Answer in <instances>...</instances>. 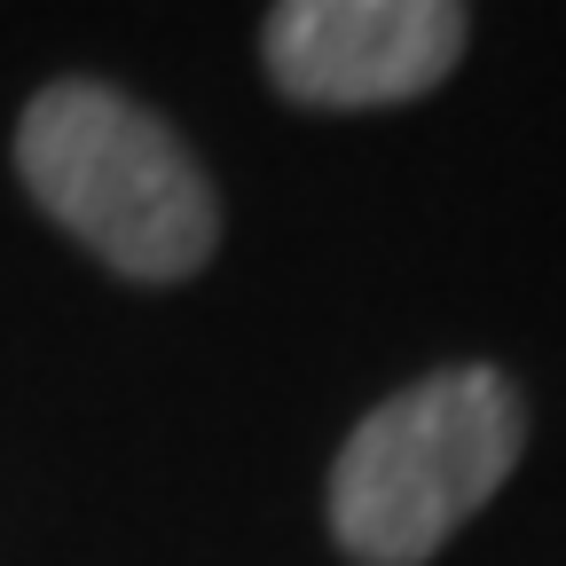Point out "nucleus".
Returning <instances> with one entry per match:
<instances>
[{"instance_id": "obj_1", "label": "nucleus", "mask_w": 566, "mask_h": 566, "mask_svg": "<svg viewBox=\"0 0 566 566\" xmlns=\"http://www.w3.org/2000/svg\"><path fill=\"white\" fill-rule=\"evenodd\" d=\"M17 181L95 268L174 292L221 252V189L189 134L118 80H48L17 118Z\"/></svg>"}, {"instance_id": "obj_3", "label": "nucleus", "mask_w": 566, "mask_h": 566, "mask_svg": "<svg viewBox=\"0 0 566 566\" xmlns=\"http://www.w3.org/2000/svg\"><path fill=\"white\" fill-rule=\"evenodd\" d=\"M472 9L457 0H275L260 71L292 111H401L457 80Z\"/></svg>"}, {"instance_id": "obj_2", "label": "nucleus", "mask_w": 566, "mask_h": 566, "mask_svg": "<svg viewBox=\"0 0 566 566\" xmlns=\"http://www.w3.org/2000/svg\"><path fill=\"white\" fill-rule=\"evenodd\" d=\"M527 394L504 363H441L354 417L323 472V527L346 566H433L527 457Z\"/></svg>"}]
</instances>
